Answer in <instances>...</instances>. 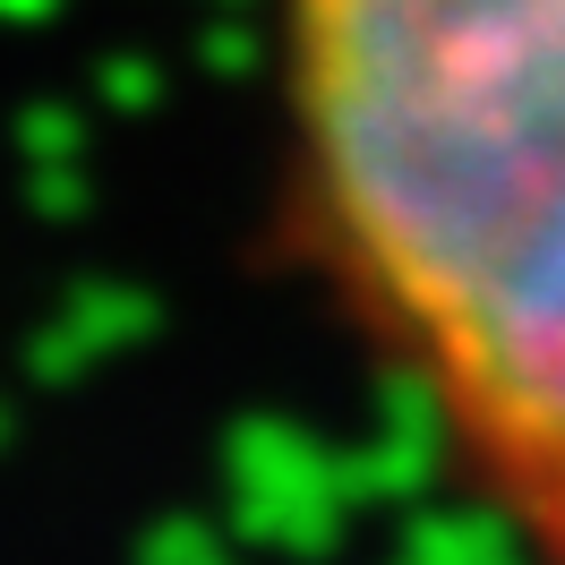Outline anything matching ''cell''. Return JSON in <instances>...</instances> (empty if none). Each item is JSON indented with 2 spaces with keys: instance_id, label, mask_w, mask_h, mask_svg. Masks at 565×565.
Listing matches in <instances>:
<instances>
[{
  "instance_id": "1",
  "label": "cell",
  "mask_w": 565,
  "mask_h": 565,
  "mask_svg": "<svg viewBox=\"0 0 565 565\" xmlns=\"http://www.w3.org/2000/svg\"><path fill=\"white\" fill-rule=\"evenodd\" d=\"M275 111L309 275L565 565V0H275Z\"/></svg>"
}]
</instances>
